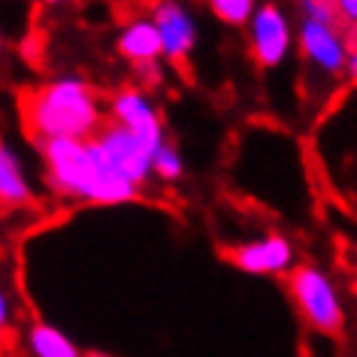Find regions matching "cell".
<instances>
[{
  "instance_id": "cell-1",
  "label": "cell",
  "mask_w": 357,
  "mask_h": 357,
  "mask_svg": "<svg viewBox=\"0 0 357 357\" xmlns=\"http://www.w3.org/2000/svg\"><path fill=\"white\" fill-rule=\"evenodd\" d=\"M19 112L24 133L40 142V149L55 139L88 142L103 124L94 94L79 82L24 88L19 94Z\"/></svg>"
},
{
  "instance_id": "cell-2",
  "label": "cell",
  "mask_w": 357,
  "mask_h": 357,
  "mask_svg": "<svg viewBox=\"0 0 357 357\" xmlns=\"http://www.w3.org/2000/svg\"><path fill=\"white\" fill-rule=\"evenodd\" d=\"M43 155L49 160V178L58 191L79 194L97 203H121L137 197V185L128 182L109 164V158L94 139H55L43 146Z\"/></svg>"
},
{
  "instance_id": "cell-3",
  "label": "cell",
  "mask_w": 357,
  "mask_h": 357,
  "mask_svg": "<svg viewBox=\"0 0 357 357\" xmlns=\"http://www.w3.org/2000/svg\"><path fill=\"white\" fill-rule=\"evenodd\" d=\"M288 291L309 327H315L318 333H327V336L342 333V306H339L330 282L312 264L294 266L288 279Z\"/></svg>"
},
{
  "instance_id": "cell-4",
  "label": "cell",
  "mask_w": 357,
  "mask_h": 357,
  "mask_svg": "<svg viewBox=\"0 0 357 357\" xmlns=\"http://www.w3.org/2000/svg\"><path fill=\"white\" fill-rule=\"evenodd\" d=\"M91 139L103 149V155L109 158V164L119 169L128 182H133V185L146 182L149 167H151V155L139 146L130 130H124L121 124L112 121V119H103L100 130H97Z\"/></svg>"
},
{
  "instance_id": "cell-5",
  "label": "cell",
  "mask_w": 357,
  "mask_h": 357,
  "mask_svg": "<svg viewBox=\"0 0 357 357\" xmlns=\"http://www.w3.org/2000/svg\"><path fill=\"white\" fill-rule=\"evenodd\" d=\"M218 255L245 273H279L291 264V245L282 236H270L264 243L248 245H221Z\"/></svg>"
},
{
  "instance_id": "cell-6",
  "label": "cell",
  "mask_w": 357,
  "mask_h": 357,
  "mask_svg": "<svg viewBox=\"0 0 357 357\" xmlns=\"http://www.w3.org/2000/svg\"><path fill=\"white\" fill-rule=\"evenodd\" d=\"M112 121H119L124 130H130L133 137H137L139 146L146 149L151 158H155V151L160 149L158 119H155V112L149 109V103L142 100L133 88L115 94V100H112Z\"/></svg>"
},
{
  "instance_id": "cell-7",
  "label": "cell",
  "mask_w": 357,
  "mask_h": 357,
  "mask_svg": "<svg viewBox=\"0 0 357 357\" xmlns=\"http://www.w3.org/2000/svg\"><path fill=\"white\" fill-rule=\"evenodd\" d=\"M288 49V24L279 15L275 6H264L255 15V31H252V52L261 67H275Z\"/></svg>"
},
{
  "instance_id": "cell-8",
  "label": "cell",
  "mask_w": 357,
  "mask_h": 357,
  "mask_svg": "<svg viewBox=\"0 0 357 357\" xmlns=\"http://www.w3.org/2000/svg\"><path fill=\"white\" fill-rule=\"evenodd\" d=\"M155 28L160 33V46L169 58H173V64L182 70V76L188 79V70H185V58H188V52L194 46V28L188 22V15H185L178 6H158V22Z\"/></svg>"
},
{
  "instance_id": "cell-9",
  "label": "cell",
  "mask_w": 357,
  "mask_h": 357,
  "mask_svg": "<svg viewBox=\"0 0 357 357\" xmlns=\"http://www.w3.org/2000/svg\"><path fill=\"white\" fill-rule=\"evenodd\" d=\"M300 40H303V52H306V58H312L315 64L330 70V73H336V70L345 64L342 37H336V31L327 28V24L306 22L303 24Z\"/></svg>"
},
{
  "instance_id": "cell-10",
  "label": "cell",
  "mask_w": 357,
  "mask_h": 357,
  "mask_svg": "<svg viewBox=\"0 0 357 357\" xmlns=\"http://www.w3.org/2000/svg\"><path fill=\"white\" fill-rule=\"evenodd\" d=\"M119 52L124 58H130L133 64H155V58L164 52V46H160V33L155 24H149V22H137V24H130L128 31L121 33V40H119Z\"/></svg>"
},
{
  "instance_id": "cell-11",
  "label": "cell",
  "mask_w": 357,
  "mask_h": 357,
  "mask_svg": "<svg viewBox=\"0 0 357 357\" xmlns=\"http://www.w3.org/2000/svg\"><path fill=\"white\" fill-rule=\"evenodd\" d=\"M31 203V191L19 173V164L10 155V149L0 142V215Z\"/></svg>"
},
{
  "instance_id": "cell-12",
  "label": "cell",
  "mask_w": 357,
  "mask_h": 357,
  "mask_svg": "<svg viewBox=\"0 0 357 357\" xmlns=\"http://www.w3.org/2000/svg\"><path fill=\"white\" fill-rule=\"evenodd\" d=\"M31 345L37 351V357H82L70 339H64L55 327H46V324H33Z\"/></svg>"
},
{
  "instance_id": "cell-13",
  "label": "cell",
  "mask_w": 357,
  "mask_h": 357,
  "mask_svg": "<svg viewBox=\"0 0 357 357\" xmlns=\"http://www.w3.org/2000/svg\"><path fill=\"white\" fill-rule=\"evenodd\" d=\"M212 13L230 24H243L248 15H252V3H248V0H215Z\"/></svg>"
},
{
  "instance_id": "cell-14",
  "label": "cell",
  "mask_w": 357,
  "mask_h": 357,
  "mask_svg": "<svg viewBox=\"0 0 357 357\" xmlns=\"http://www.w3.org/2000/svg\"><path fill=\"white\" fill-rule=\"evenodd\" d=\"M151 164L158 167V173L164 176V178H176V176H178V169H182V164H178V158H176V151H173V149H164V146L155 151Z\"/></svg>"
},
{
  "instance_id": "cell-15",
  "label": "cell",
  "mask_w": 357,
  "mask_h": 357,
  "mask_svg": "<svg viewBox=\"0 0 357 357\" xmlns=\"http://www.w3.org/2000/svg\"><path fill=\"white\" fill-rule=\"evenodd\" d=\"M342 49L348 52V55H357V24H348L345 33H342Z\"/></svg>"
},
{
  "instance_id": "cell-16",
  "label": "cell",
  "mask_w": 357,
  "mask_h": 357,
  "mask_svg": "<svg viewBox=\"0 0 357 357\" xmlns=\"http://www.w3.org/2000/svg\"><path fill=\"white\" fill-rule=\"evenodd\" d=\"M336 10L342 15V22L357 24V0H342V3H336Z\"/></svg>"
},
{
  "instance_id": "cell-17",
  "label": "cell",
  "mask_w": 357,
  "mask_h": 357,
  "mask_svg": "<svg viewBox=\"0 0 357 357\" xmlns=\"http://www.w3.org/2000/svg\"><path fill=\"white\" fill-rule=\"evenodd\" d=\"M3 321H6V306H3V297H0V330H3Z\"/></svg>"
},
{
  "instance_id": "cell-18",
  "label": "cell",
  "mask_w": 357,
  "mask_h": 357,
  "mask_svg": "<svg viewBox=\"0 0 357 357\" xmlns=\"http://www.w3.org/2000/svg\"><path fill=\"white\" fill-rule=\"evenodd\" d=\"M351 79H354V82H357V55L351 58Z\"/></svg>"
},
{
  "instance_id": "cell-19",
  "label": "cell",
  "mask_w": 357,
  "mask_h": 357,
  "mask_svg": "<svg viewBox=\"0 0 357 357\" xmlns=\"http://www.w3.org/2000/svg\"><path fill=\"white\" fill-rule=\"evenodd\" d=\"M94 357H100V354H94Z\"/></svg>"
}]
</instances>
